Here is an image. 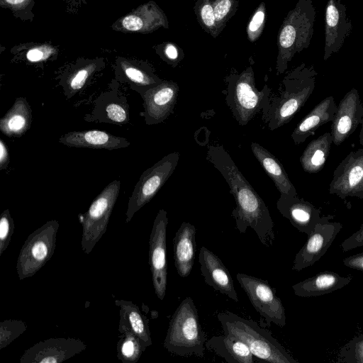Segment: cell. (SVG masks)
<instances>
[{"label":"cell","instance_id":"cell-19","mask_svg":"<svg viewBox=\"0 0 363 363\" xmlns=\"http://www.w3.org/2000/svg\"><path fill=\"white\" fill-rule=\"evenodd\" d=\"M199 262L205 283L233 301L238 302L232 277L222 260L203 246L199 250Z\"/></svg>","mask_w":363,"mask_h":363},{"label":"cell","instance_id":"cell-29","mask_svg":"<svg viewBox=\"0 0 363 363\" xmlns=\"http://www.w3.org/2000/svg\"><path fill=\"white\" fill-rule=\"evenodd\" d=\"M31 121L30 106L25 98L19 97L0 119V130L9 138L21 137L30 128Z\"/></svg>","mask_w":363,"mask_h":363},{"label":"cell","instance_id":"cell-32","mask_svg":"<svg viewBox=\"0 0 363 363\" xmlns=\"http://www.w3.org/2000/svg\"><path fill=\"white\" fill-rule=\"evenodd\" d=\"M117 357L123 363H136L147 347L140 339L125 328H118Z\"/></svg>","mask_w":363,"mask_h":363},{"label":"cell","instance_id":"cell-14","mask_svg":"<svg viewBox=\"0 0 363 363\" xmlns=\"http://www.w3.org/2000/svg\"><path fill=\"white\" fill-rule=\"evenodd\" d=\"M363 176V149L350 151L334 170L328 191L342 199L357 197Z\"/></svg>","mask_w":363,"mask_h":363},{"label":"cell","instance_id":"cell-11","mask_svg":"<svg viewBox=\"0 0 363 363\" xmlns=\"http://www.w3.org/2000/svg\"><path fill=\"white\" fill-rule=\"evenodd\" d=\"M167 212L160 209L154 220L149 239L148 264L155 293L162 301L167 285Z\"/></svg>","mask_w":363,"mask_h":363},{"label":"cell","instance_id":"cell-39","mask_svg":"<svg viewBox=\"0 0 363 363\" xmlns=\"http://www.w3.org/2000/svg\"><path fill=\"white\" fill-rule=\"evenodd\" d=\"M265 21V6L262 4L255 11L247 28L249 40L251 42L256 40L260 35Z\"/></svg>","mask_w":363,"mask_h":363},{"label":"cell","instance_id":"cell-27","mask_svg":"<svg viewBox=\"0 0 363 363\" xmlns=\"http://www.w3.org/2000/svg\"><path fill=\"white\" fill-rule=\"evenodd\" d=\"M119 308L118 328H125L138 337L145 347L152 344L149 319L142 313L139 307L130 301L115 300Z\"/></svg>","mask_w":363,"mask_h":363},{"label":"cell","instance_id":"cell-31","mask_svg":"<svg viewBox=\"0 0 363 363\" xmlns=\"http://www.w3.org/2000/svg\"><path fill=\"white\" fill-rule=\"evenodd\" d=\"M120 70L127 82L133 84V89L140 94L147 89L160 84L163 80L155 75L146 66L128 60L119 62Z\"/></svg>","mask_w":363,"mask_h":363},{"label":"cell","instance_id":"cell-37","mask_svg":"<svg viewBox=\"0 0 363 363\" xmlns=\"http://www.w3.org/2000/svg\"><path fill=\"white\" fill-rule=\"evenodd\" d=\"M14 231L13 219L9 209H5L0 216V256L7 249Z\"/></svg>","mask_w":363,"mask_h":363},{"label":"cell","instance_id":"cell-12","mask_svg":"<svg viewBox=\"0 0 363 363\" xmlns=\"http://www.w3.org/2000/svg\"><path fill=\"white\" fill-rule=\"evenodd\" d=\"M332 215L322 216L304 245L295 256L292 269L300 272L318 261L326 252L342 228L340 222L330 221Z\"/></svg>","mask_w":363,"mask_h":363},{"label":"cell","instance_id":"cell-4","mask_svg":"<svg viewBox=\"0 0 363 363\" xmlns=\"http://www.w3.org/2000/svg\"><path fill=\"white\" fill-rule=\"evenodd\" d=\"M206 342V333L200 323L196 306L193 299L187 296L170 319L163 346L175 355H196L202 358Z\"/></svg>","mask_w":363,"mask_h":363},{"label":"cell","instance_id":"cell-34","mask_svg":"<svg viewBox=\"0 0 363 363\" xmlns=\"http://www.w3.org/2000/svg\"><path fill=\"white\" fill-rule=\"evenodd\" d=\"M337 363H363V334L357 335L340 348Z\"/></svg>","mask_w":363,"mask_h":363},{"label":"cell","instance_id":"cell-42","mask_svg":"<svg viewBox=\"0 0 363 363\" xmlns=\"http://www.w3.org/2000/svg\"><path fill=\"white\" fill-rule=\"evenodd\" d=\"M362 246H363V223L357 231L345 239L341 244V247L344 252Z\"/></svg>","mask_w":363,"mask_h":363},{"label":"cell","instance_id":"cell-15","mask_svg":"<svg viewBox=\"0 0 363 363\" xmlns=\"http://www.w3.org/2000/svg\"><path fill=\"white\" fill-rule=\"evenodd\" d=\"M352 30V23L346 6L341 0H328L325 14L324 60L340 50Z\"/></svg>","mask_w":363,"mask_h":363},{"label":"cell","instance_id":"cell-30","mask_svg":"<svg viewBox=\"0 0 363 363\" xmlns=\"http://www.w3.org/2000/svg\"><path fill=\"white\" fill-rule=\"evenodd\" d=\"M333 143L330 132L311 140L300 157V163L307 173H318L324 167Z\"/></svg>","mask_w":363,"mask_h":363},{"label":"cell","instance_id":"cell-33","mask_svg":"<svg viewBox=\"0 0 363 363\" xmlns=\"http://www.w3.org/2000/svg\"><path fill=\"white\" fill-rule=\"evenodd\" d=\"M96 61H91L75 69L62 81L64 93L69 99L79 91L97 69Z\"/></svg>","mask_w":363,"mask_h":363},{"label":"cell","instance_id":"cell-20","mask_svg":"<svg viewBox=\"0 0 363 363\" xmlns=\"http://www.w3.org/2000/svg\"><path fill=\"white\" fill-rule=\"evenodd\" d=\"M196 228L189 222H182L173 238V257L177 274L188 277L193 268L196 252Z\"/></svg>","mask_w":363,"mask_h":363},{"label":"cell","instance_id":"cell-25","mask_svg":"<svg viewBox=\"0 0 363 363\" xmlns=\"http://www.w3.org/2000/svg\"><path fill=\"white\" fill-rule=\"evenodd\" d=\"M205 347L228 363L254 362V355L247 345L229 334L213 335L206 342Z\"/></svg>","mask_w":363,"mask_h":363},{"label":"cell","instance_id":"cell-9","mask_svg":"<svg viewBox=\"0 0 363 363\" xmlns=\"http://www.w3.org/2000/svg\"><path fill=\"white\" fill-rule=\"evenodd\" d=\"M179 157V152H171L143 172L129 198L125 223L130 222L135 213L150 201L168 180L178 164Z\"/></svg>","mask_w":363,"mask_h":363},{"label":"cell","instance_id":"cell-24","mask_svg":"<svg viewBox=\"0 0 363 363\" xmlns=\"http://www.w3.org/2000/svg\"><path fill=\"white\" fill-rule=\"evenodd\" d=\"M352 279L334 272H323L292 286L294 293L300 297L318 296L340 289Z\"/></svg>","mask_w":363,"mask_h":363},{"label":"cell","instance_id":"cell-21","mask_svg":"<svg viewBox=\"0 0 363 363\" xmlns=\"http://www.w3.org/2000/svg\"><path fill=\"white\" fill-rule=\"evenodd\" d=\"M337 105L333 96H329L318 104L296 126L291 133L295 145L304 143L308 138L323 125L332 122L336 113Z\"/></svg>","mask_w":363,"mask_h":363},{"label":"cell","instance_id":"cell-6","mask_svg":"<svg viewBox=\"0 0 363 363\" xmlns=\"http://www.w3.org/2000/svg\"><path fill=\"white\" fill-rule=\"evenodd\" d=\"M272 89L265 85L262 90L255 86L251 67L228 77L225 101L234 118L240 125H247L256 115L264 113L270 104Z\"/></svg>","mask_w":363,"mask_h":363},{"label":"cell","instance_id":"cell-22","mask_svg":"<svg viewBox=\"0 0 363 363\" xmlns=\"http://www.w3.org/2000/svg\"><path fill=\"white\" fill-rule=\"evenodd\" d=\"M59 142L68 147L109 150L130 145V143L125 138L99 130L69 132L62 135L60 138Z\"/></svg>","mask_w":363,"mask_h":363},{"label":"cell","instance_id":"cell-48","mask_svg":"<svg viewBox=\"0 0 363 363\" xmlns=\"http://www.w3.org/2000/svg\"><path fill=\"white\" fill-rule=\"evenodd\" d=\"M75 1H84V0H75Z\"/></svg>","mask_w":363,"mask_h":363},{"label":"cell","instance_id":"cell-8","mask_svg":"<svg viewBox=\"0 0 363 363\" xmlns=\"http://www.w3.org/2000/svg\"><path fill=\"white\" fill-rule=\"evenodd\" d=\"M121 182L116 179L109 183L94 199L88 211L79 214L82 225L81 247L89 255L106 232L109 218L120 191Z\"/></svg>","mask_w":363,"mask_h":363},{"label":"cell","instance_id":"cell-41","mask_svg":"<svg viewBox=\"0 0 363 363\" xmlns=\"http://www.w3.org/2000/svg\"><path fill=\"white\" fill-rule=\"evenodd\" d=\"M55 52V50L51 46L40 45L28 50L26 56L28 61L38 62L48 60Z\"/></svg>","mask_w":363,"mask_h":363},{"label":"cell","instance_id":"cell-13","mask_svg":"<svg viewBox=\"0 0 363 363\" xmlns=\"http://www.w3.org/2000/svg\"><path fill=\"white\" fill-rule=\"evenodd\" d=\"M86 345L79 339L52 337L25 350L20 363H61L83 352Z\"/></svg>","mask_w":363,"mask_h":363},{"label":"cell","instance_id":"cell-10","mask_svg":"<svg viewBox=\"0 0 363 363\" xmlns=\"http://www.w3.org/2000/svg\"><path fill=\"white\" fill-rule=\"evenodd\" d=\"M236 279L252 306L268 325L273 323L279 327L285 326L284 307L268 281L243 273H238Z\"/></svg>","mask_w":363,"mask_h":363},{"label":"cell","instance_id":"cell-17","mask_svg":"<svg viewBox=\"0 0 363 363\" xmlns=\"http://www.w3.org/2000/svg\"><path fill=\"white\" fill-rule=\"evenodd\" d=\"M363 105L359 91L353 88L347 92L337 105L331 124L333 143L341 145L347 139L362 123Z\"/></svg>","mask_w":363,"mask_h":363},{"label":"cell","instance_id":"cell-16","mask_svg":"<svg viewBox=\"0 0 363 363\" xmlns=\"http://www.w3.org/2000/svg\"><path fill=\"white\" fill-rule=\"evenodd\" d=\"M179 91L177 83L162 81L140 94L143 99V114L146 124H158L169 116L174 111Z\"/></svg>","mask_w":363,"mask_h":363},{"label":"cell","instance_id":"cell-38","mask_svg":"<svg viewBox=\"0 0 363 363\" xmlns=\"http://www.w3.org/2000/svg\"><path fill=\"white\" fill-rule=\"evenodd\" d=\"M1 6L9 9L17 17L32 21L34 0H1Z\"/></svg>","mask_w":363,"mask_h":363},{"label":"cell","instance_id":"cell-28","mask_svg":"<svg viewBox=\"0 0 363 363\" xmlns=\"http://www.w3.org/2000/svg\"><path fill=\"white\" fill-rule=\"evenodd\" d=\"M90 116L91 121L115 124L129 121V107L125 98L119 99L116 93H104L97 100Z\"/></svg>","mask_w":363,"mask_h":363},{"label":"cell","instance_id":"cell-1","mask_svg":"<svg viewBox=\"0 0 363 363\" xmlns=\"http://www.w3.org/2000/svg\"><path fill=\"white\" fill-rule=\"evenodd\" d=\"M206 159L223 177L234 197L236 206L231 216L239 233H245L250 228L264 246H272L274 224L269 211L228 152L223 145H211L207 148Z\"/></svg>","mask_w":363,"mask_h":363},{"label":"cell","instance_id":"cell-3","mask_svg":"<svg viewBox=\"0 0 363 363\" xmlns=\"http://www.w3.org/2000/svg\"><path fill=\"white\" fill-rule=\"evenodd\" d=\"M217 318L223 333L244 342L254 356L272 363H298L268 330L257 322L230 311L219 313Z\"/></svg>","mask_w":363,"mask_h":363},{"label":"cell","instance_id":"cell-7","mask_svg":"<svg viewBox=\"0 0 363 363\" xmlns=\"http://www.w3.org/2000/svg\"><path fill=\"white\" fill-rule=\"evenodd\" d=\"M58 229L59 222L50 220L28 236L16 261V268L19 280L33 277L52 257Z\"/></svg>","mask_w":363,"mask_h":363},{"label":"cell","instance_id":"cell-43","mask_svg":"<svg viewBox=\"0 0 363 363\" xmlns=\"http://www.w3.org/2000/svg\"><path fill=\"white\" fill-rule=\"evenodd\" d=\"M343 264L351 269L363 272V252L345 258Z\"/></svg>","mask_w":363,"mask_h":363},{"label":"cell","instance_id":"cell-36","mask_svg":"<svg viewBox=\"0 0 363 363\" xmlns=\"http://www.w3.org/2000/svg\"><path fill=\"white\" fill-rule=\"evenodd\" d=\"M196 13L202 26L211 33L215 34L219 33L214 15L212 1L211 0H198L196 3Z\"/></svg>","mask_w":363,"mask_h":363},{"label":"cell","instance_id":"cell-5","mask_svg":"<svg viewBox=\"0 0 363 363\" xmlns=\"http://www.w3.org/2000/svg\"><path fill=\"white\" fill-rule=\"evenodd\" d=\"M316 11L313 0H298L285 18L278 35L277 72H285L296 53L309 47L313 35Z\"/></svg>","mask_w":363,"mask_h":363},{"label":"cell","instance_id":"cell-44","mask_svg":"<svg viewBox=\"0 0 363 363\" xmlns=\"http://www.w3.org/2000/svg\"><path fill=\"white\" fill-rule=\"evenodd\" d=\"M9 163V155L7 146L2 139L0 140V170L4 169Z\"/></svg>","mask_w":363,"mask_h":363},{"label":"cell","instance_id":"cell-2","mask_svg":"<svg viewBox=\"0 0 363 363\" xmlns=\"http://www.w3.org/2000/svg\"><path fill=\"white\" fill-rule=\"evenodd\" d=\"M317 76L314 66L304 62L287 73L262 113V121L270 130L288 123L305 105L315 89Z\"/></svg>","mask_w":363,"mask_h":363},{"label":"cell","instance_id":"cell-35","mask_svg":"<svg viewBox=\"0 0 363 363\" xmlns=\"http://www.w3.org/2000/svg\"><path fill=\"white\" fill-rule=\"evenodd\" d=\"M28 328L27 324L16 319H8L0 323V350L7 347Z\"/></svg>","mask_w":363,"mask_h":363},{"label":"cell","instance_id":"cell-40","mask_svg":"<svg viewBox=\"0 0 363 363\" xmlns=\"http://www.w3.org/2000/svg\"><path fill=\"white\" fill-rule=\"evenodd\" d=\"M235 0H213L212 4L218 30L222 29L224 23L233 10ZM219 31V30H218Z\"/></svg>","mask_w":363,"mask_h":363},{"label":"cell","instance_id":"cell-23","mask_svg":"<svg viewBox=\"0 0 363 363\" xmlns=\"http://www.w3.org/2000/svg\"><path fill=\"white\" fill-rule=\"evenodd\" d=\"M164 22V16L157 5L144 4L118 19L113 28L123 32L146 33L157 29Z\"/></svg>","mask_w":363,"mask_h":363},{"label":"cell","instance_id":"cell-47","mask_svg":"<svg viewBox=\"0 0 363 363\" xmlns=\"http://www.w3.org/2000/svg\"><path fill=\"white\" fill-rule=\"evenodd\" d=\"M357 198L363 199V176H362V186H361L360 191L359 192Z\"/></svg>","mask_w":363,"mask_h":363},{"label":"cell","instance_id":"cell-45","mask_svg":"<svg viewBox=\"0 0 363 363\" xmlns=\"http://www.w3.org/2000/svg\"><path fill=\"white\" fill-rule=\"evenodd\" d=\"M164 53L167 57L171 60H174L178 57L177 50L173 45H167L164 49Z\"/></svg>","mask_w":363,"mask_h":363},{"label":"cell","instance_id":"cell-18","mask_svg":"<svg viewBox=\"0 0 363 363\" xmlns=\"http://www.w3.org/2000/svg\"><path fill=\"white\" fill-rule=\"evenodd\" d=\"M280 194L277 201L279 212L298 231L308 235L321 218L320 211L298 195Z\"/></svg>","mask_w":363,"mask_h":363},{"label":"cell","instance_id":"cell-46","mask_svg":"<svg viewBox=\"0 0 363 363\" xmlns=\"http://www.w3.org/2000/svg\"><path fill=\"white\" fill-rule=\"evenodd\" d=\"M361 124H362V126H361V130H360L359 135V142L361 145H363V117H362Z\"/></svg>","mask_w":363,"mask_h":363},{"label":"cell","instance_id":"cell-26","mask_svg":"<svg viewBox=\"0 0 363 363\" xmlns=\"http://www.w3.org/2000/svg\"><path fill=\"white\" fill-rule=\"evenodd\" d=\"M255 157L267 174L272 179L280 194L296 196L297 191L283 165L269 151L257 143H251Z\"/></svg>","mask_w":363,"mask_h":363}]
</instances>
